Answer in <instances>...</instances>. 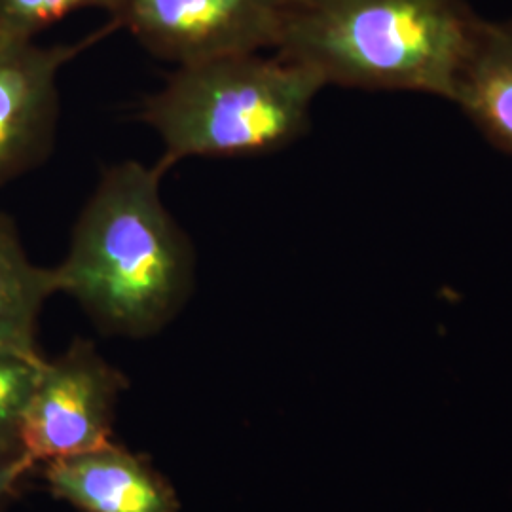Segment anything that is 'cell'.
Here are the masks:
<instances>
[{
    "mask_svg": "<svg viewBox=\"0 0 512 512\" xmlns=\"http://www.w3.org/2000/svg\"><path fill=\"white\" fill-rule=\"evenodd\" d=\"M44 361L40 351L0 349V459L25 458L21 423Z\"/></svg>",
    "mask_w": 512,
    "mask_h": 512,
    "instance_id": "cell-10",
    "label": "cell"
},
{
    "mask_svg": "<svg viewBox=\"0 0 512 512\" xmlns=\"http://www.w3.org/2000/svg\"><path fill=\"white\" fill-rule=\"evenodd\" d=\"M33 465L25 458L0 459V512L18 495L19 486Z\"/></svg>",
    "mask_w": 512,
    "mask_h": 512,
    "instance_id": "cell-12",
    "label": "cell"
},
{
    "mask_svg": "<svg viewBox=\"0 0 512 512\" xmlns=\"http://www.w3.org/2000/svg\"><path fill=\"white\" fill-rule=\"evenodd\" d=\"M160 165H110L80 209L65 258L54 268L69 294L107 332L147 338L188 302L196 253L162 200Z\"/></svg>",
    "mask_w": 512,
    "mask_h": 512,
    "instance_id": "cell-1",
    "label": "cell"
},
{
    "mask_svg": "<svg viewBox=\"0 0 512 512\" xmlns=\"http://www.w3.org/2000/svg\"><path fill=\"white\" fill-rule=\"evenodd\" d=\"M128 387L88 340H74L54 361H44L23 423L21 452L37 467L110 442L114 408Z\"/></svg>",
    "mask_w": 512,
    "mask_h": 512,
    "instance_id": "cell-4",
    "label": "cell"
},
{
    "mask_svg": "<svg viewBox=\"0 0 512 512\" xmlns=\"http://www.w3.org/2000/svg\"><path fill=\"white\" fill-rule=\"evenodd\" d=\"M57 499L80 512H179L173 486L147 459L116 444L44 463Z\"/></svg>",
    "mask_w": 512,
    "mask_h": 512,
    "instance_id": "cell-7",
    "label": "cell"
},
{
    "mask_svg": "<svg viewBox=\"0 0 512 512\" xmlns=\"http://www.w3.org/2000/svg\"><path fill=\"white\" fill-rule=\"evenodd\" d=\"M126 0H0V35L37 40L57 21L80 10H103L116 18Z\"/></svg>",
    "mask_w": 512,
    "mask_h": 512,
    "instance_id": "cell-11",
    "label": "cell"
},
{
    "mask_svg": "<svg viewBox=\"0 0 512 512\" xmlns=\"http://www.w3.org/2000/svg\"><path fill=\"white\" fill-rule=\"evenodd\" d=\"M452 101L512 156V23L478 21Z\"/></svg>",
    "mask_w": 512,
    "mask_h": 512,
    "instance_id": "cell-8",
    "label": "cell"
},
{
    "mask_svg": "<svg viewBox=\"0 0 512 512\" xmlns=\"http://www.w3.org/2000/svg\"><path fill=\"white\" fill-rule=\"evenodd\" d=\"M118 25L73 42L42 46L0 35V188L44 164L55 147L59 74Z\"/></svg>",
    "mask_w": 512,
    "mask_h": 512,
    "instance_id": "cell-6",
    "label": "cell"
},
{
    "mask_svg": "<svg viewBox=\"0 0 512 512\" xmlns=\"http://www.w3.org/2000/svg\"><path fill=\"white\" fill-rule=\"evenodd\" d=\"M323 78L281 55H224L177 65L139 120L164 143L165 173L186 158H249L293 145L310 128Z\"/></svg>",
    "mask_w": 512,
    "mask_h": 512,
    "instance_id": "cell-3",
    "label": "cell"
},
{
    "mask_svg": "<svg viewBox=\"0 0 512 512\" xmlns=\"http://www.w3.org/2000/svg\"><path fill=\"white\" fill-rule=\"evenodd\" d=\"M54 294V268L29 258L16 220L0 211V349L38 351V315Z\"/></svg>",
    "mask_w": 512,
    "mask_h": 512,
    "instance_id": "cell-9",
    "label": "cell"
},
{
    "mask_svg": "<svg viewBox=\"0 0 512 512\" xmlns=\"http://www.w3.org/2000/svg\"><path fill=\"white\" fill-rule=\"evenodd\" d=\"M478 21L463 0H291L274 52L325 86L452 101Z\"/></svg>",
    "mask_w": 512,
    "mask_h": 512,
    "instance_id": "cell-2",
    "label": "cell"
},
{
    "mask_svg": "<svg viewBox=\"0 0 512 512\" xmlns=\"http://www.w3.org/2000/svg\"><path fill=\"white\" fill-rule=\"evenodd\" d=\"M291 0H126L112 19L154 57L188 65L274 50Z\"/></svg>",
    "mask_w": 512,
    "mask_h": 512,
    "instance_id": "cell-5",
    "label": "cell"
}]
</instances>
